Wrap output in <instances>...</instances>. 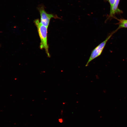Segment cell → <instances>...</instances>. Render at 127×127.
Returning <instances> with one entry per match:
<instances>
[{
  "label": "cell",
  "instance_id": "7a4b0ae2",
  "mask_svg": "<svg viewBox=\"0 0 127 127\" xmlns=\"http://www.w3.org/2000/svg\"><path fill=\"white\" fill-rule=\"evenodd\" d=\"M40 16V22L43 25L48 27L50 21L52 18L60 19L57 15L47 13L45 11L44 7L41 6L38 8Z\"/></svg>",
  "mask_w": 127,
  "mask_h": 127
},
{
  "label": "cell",
  "instance_id": "277c9868",
  "mask_svg": "<svg viewBox=\"0 0 127 127\" xmlns=\"http://www.w3.org/2000/svg\"><path fill=\"white\" fill-rule=\"evenodd\" d=\"M120 0H115V2L112 8L110 9L108 18L112 17L116 13H121L122 11L118 8Z\"/></svg>",
  "mask_w": 127,
  "mask_h": 127
},
{
  "label": "cell",
  "instance_id": "5b68a950",
  "mask_svg": "<svg viewBox=\"0 0 127 127\" xmlns=\"http://www.w3.org/2000/svg\"><path fill=\"white\" fill-rule=\"evenodd\" d=\"M118 20L119 21L118 28H127V20L121 19Z\"/></svg>",
  "mask_w": 127,
  "mask_h": 127
},
{
  "label": "cell",
  "instance_id": "3957f363",
  "mask_svg": "<svg viewBox=\"0 0 127 127\" xmlns=\"http://www.w3.org/2000/svg\"><path fill=\"white\" fill-rule=\"evenodd\" d=\"M112 35H110L105 40L100 43L92 51L90 57L85 65L86 66H88L89 63L91 61L101 54L107 42Z\"/></svg>",
  "mask_w": 127,
  "mask_h": 127
},
{
  "label": "cell",
  "instance_id": "6da1fadb",
  "mask_svg": "<svg viewBox=\"0 0 127 127\" xmlns=\"http://www.w3.org/2000/svg\"><path fill=\"white\" fill-rule=\"evenodd\" d=\"M34 23L37 27L40 39V48L41 49H44L48 56L50 57V55L48 51V47L47 43L48 27L42 24L40 22L38 19L35 20Z\"/></svg>",
  "mask_w": 127,
  "mask_h": 127
},
{
  "label": "cell",
  "instance_id": "8992f818",
  "mask_svg": "<svg viewBox=\"0 0 127 127\" xmlns=\"http://www.w3.org/2000/svg\"><path fill=\"white\" fill-rule=\"evenodd\" d=\"M107 1H108L110 3V9H111L113 4H114L115 0H106Z\"/></svg>",
  "mask_w": 127,
  "mask_h": 127
}]
</instances>
